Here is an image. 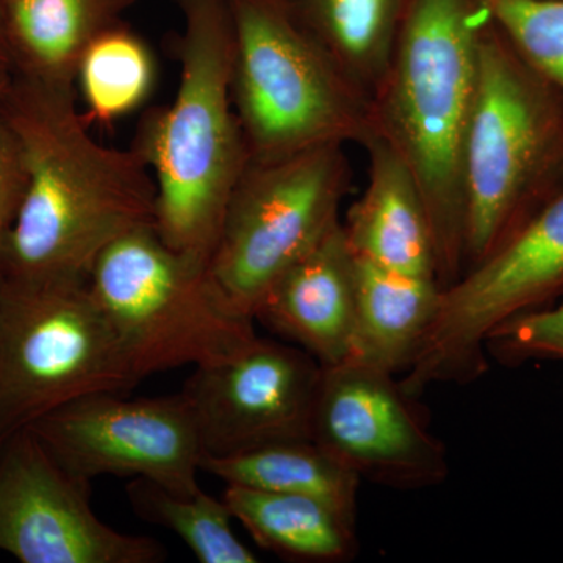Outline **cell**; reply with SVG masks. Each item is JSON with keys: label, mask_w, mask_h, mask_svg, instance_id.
<instances>
[{"label": "cell", "mask_w": 563, "mask_h": 563, "mask_svg": "<svg viewBox=\"0 0 563 563\" xmlns=\"http://www.w3.org/2000/svg\"><path fill=\"white\" fill-rule=\"evenodd\" d=\"M2 113L20 146L25 190L0 279L87 280L125 233L155 225L154 177L132 150L106 146L77 109V91L10 73Z\"/></svg>", "instance_id": "obj_1"}, {"label": "cell", "mask_w": 563, "mask_h": 563, "mask_svg": "<svg viewBox=\"0 0 563 563\" xmlns=\"http://www.w3.org/2000/svg\"><path fill=\"white\" fill-rule=\"evenodd\" d=\"M487 21L483 0H409L372 98L374 133L401 155L420 187L442 290L465 272L463 150Z\"/></svg>", "instance_id": "obj_2"}, {"label": "cell", "mask_w": 563, "mask_h": 563, "mask_svg": "<svg viewBox=\"0 0 563 563\" xmlns=\"http://www.w3.org/2000/svg\"><path fill=\"white\" fill-rule=\"evenodd\" d=\"M179 87L141 118L132 150L154 177L155 231L207 268L229 199L250 163L232 101L233 35L225 0H177Z\"/></svg>", "instance_id": "obj_3"}, {"label": "cell", "mask_w": 563, "mask_h": 563, "mask_svg": "<svg viewBox=\"0 0 563 563\" xmlns=\"http://www.w3.org/2000/svg\"><path fill=\"white\" fill-rule=\"evenodd\" d=\"M465 272L563 190V96L488 16L462 165ZM463 272V273H465Z\"/></svg>", "instance_id": "obj_4"}, {"label": "cell", "mask_w": 563, "mask_h": 563, "mask_svg": "<svg viewBox=\"0 0 563 563\" xmlns=\"http://www.w3.org/2000/svg\"><path fill=\"white\" fill-rule=\"evenodd\" d=\"M231 14L232 101L250 162H276L374 135L372 99L314 43L287 0H225Z\"/></svg>", "instance_id": "obj_5"}, {"label": "cell", "mask_w": 563, "mask_h": 563, "mask_svg": "<svg viewBox=\"0 0 563 563\" xmlns=\"http://www.w3.org/2000/svg\"><path fill=\"white\" fill-rule=\"evenodd\" d=\"M87 284L140 380L224 361L258 336L207 268L172 250L155 225L109 244Z\"/></svg>", "instance_id": "obj_6"}, {"label": "cell", "mask_w": 563, "mask_h": 563, "mask_svg": "<svg viewBox=\"0 0 563 563\" xmlns=\"http://www.w3.org/2000/svg\"><path fill=\"white\" fill-rule=\"evenodd\" d=\"M140 383L87 280L0 279V448L74 399Z\"/></svg>", "instance_id": "obj_7"}, {"label": "cell", "mask_w": 563, "mask_h": 563, "mask_svg": "<svg viewBox=\"0 0 563 563\" xmlns=\"http://www.w3.org/2000/svg\"><path fill=\"white\" fill-rule=\"evenodd\" d=\"M342 144L250 162L233 188L207 274L254 320L282 274L342 221L351 165Z\"/></svg>", "instance_id": "obj_8"}, {"label": "cell", "mask_w": 563, "mask_h": 563, "mask_svg": "<svg viewBox=\"0 0 563 563\" xmlns=\"http://www.w3.org/2000/svg\"><path fill=\"white\" fill-rule=\"evenodd\" d=\"M563 298V190L490 257L442 290L428 339L401 387L470 384L488 369L485 342L504 322Z\"/></svg>", "instance_id": "obj_9"}, {"label": "cell", "mask_w": 563, "mask_h": 563, "mask_svg": "<svg viewBox=\"0 0 563 563\" xmlns=\"http://www.w3.org/2000/svg\"><path fill=\"white\" fill-rule=\"evenodd\" d=\"M31 431L80 479L133 477L177 495L201 492L203 453L195 421L179 393L125 398L98 391L41 418Z\"/></svg>", "instance_id": "obj_10"}, {"label": "cell", "mask_w": 563, "mask_h": 563, "mask_svg": "<svg viewBox=\"0 0 563 563\" xmlns=\"http://www.w3.org/2000/svg\"><path fill=\"white\" fill-rule=\"evenodd\" d=\"M322 365L288 342L257 339L229 358L192 368L184 396L203 459L313 440Z\"/></svg>", "instance_id": "obj_11"}, {"label": "cell", "mask_w": 563, "mask_h": 563, "mask_svg": "<svg viewBox=\"0 0 563 563\" xmlns=\"http://www.w3.org/2000/svg\"><path fill=\"white\" fill-rule=\"evenodd\" d=\"M0 551L21 563H158L151 537L103 523L91 483L69 473L27 429L0 448Z\"/></svg>", "instance_id": "obj_12"}, {"label": "cell", "mask_w": 563, "mask_h": 563, "mask_svg": "<svg viewBox=\"0 0 563 563\" xmlns=\"http://www.w3.org/2000/svg\"><path fill=\"white\" fill-rule=\"evenodd\" d=\"M313 440L343 465L398 490L440 485L450 474L437 439L395 374L351 361L322 366Z\"/></svg>", "instance_id": "obj_13"}, {"label": "cell", "mask_w": 563, "mask_h": 563, "mask_svg": "<svg viewBox=\"0 0 563 563\" xmlns=\"http://www.w3.org/2000/svg\"><path fill=\"white\" fill-rule=\"evenodd\" d=\"M357 301V261L342 221L269 288L254 321L309 352L322 366L350 355Z\"/></svg>", "instance_id": "obj_14"}, {"label": "cell", "mask_w": 563, "mask_h": 563, "mask_svg": "<svg viewBox=\"0 0 563 563\" xmlns=\"http://www.w3.org/2000/svg\"><path fill=\"white\" fill-rule=\"evenodd\" d=\"M362 147L368 180L342 220L352 252L387 272L437 282L431 220L412 172L376 133Z\"/></svg>", "instance_id": "obj_15"}, {"label": "cell", "mask_w": 563, "mask_h": 563, "mask_svg": "<svg viewBox=\"0 0 563 563\" xmlns=\"http://www.w3.org/2000/svg\"><path fill=\"white\" fill-rule=\"evenodd\" d=\"M136 0H2L3 35L13 76L76 90L92 41L120 24Z\"/></svg>", "instance_id": "obj_16"}, {"label": "cell", "mask_w": 563, "mask_h": 563, "mask_svg": "<svg viewBox=\"0 0 563 563\" xmlns=\"http://www.w3.org/2000/svg\"><path fill=\"white\" fill-rule=\"evenodd\" d=\"M357 261V301L346 361L396 374L409 369L442 302L433 279L387 272Z\"/></svg>", "instance_id": "obj_17"}, {"label": "cell", "mask_w": 563, "mask_h": 563, "mask_svg": "<svg viewBox=\"0 0 563 563\" xmlns=\"http://www.w3.org/2000/svg\"><path fill=\"white\" fill-rule=\"evenodd\" d=\"M254 542L285 561L342 563L357 554L354 518L309 496L225 485L221 496Z\"/></svg>", "instance_id": "obj_18"}, {"label": "cell", "mask_w": 563, "mask_h": 563, "mask_svg": "<svg viewBox=\"0 0 563 563\" xmlns=\"http://www.w3.org/2000/svg\"><path fill=\"white\" fill-rule=\"evenodd\" d=\"M292 16L343 76L373 98L409 0H287Z\"/></svg>", "instance_id": "obj_19"}, {"label": "cell", "mask_w": 563, "mask_h": 563, "mask_svg": "<svg viewBox=\"0 0 563 563\" xmlns=\"http://www.w3.org/2000/svg\"><path fill=\"white\" fill-rule=\"evenodd\" d=\"M202 472L225 485L309 496L354 518L362 479L314 440L268 444L247 453L203 459Z\"/></svg>", "instance_id": "obj_20"}, {"label": "cell", "mask_w": 563, "mask_h": 563, "mask_svg": "<svg viewBox=\"0 0 563 563\" xmlns=\"http://www.w3.org/2000/svg\"><path fill=\"white\" fill-rule=\"evenodd\" d=\"M155 80L157 63L150 44L120 22L85 52L76 91L91 120L111 124L140 109L151 98Z\"/></svg>", "instance_id": "obj_21"}, {"label": "cell", "mask_w": 563, "mask_h": 563, "mask_svg": "<svg viewBox=\"0 0 563 563\" xmlns=\"http://www.w3.org/2000/svg\"><path fill=\"white\" fill-rule=\"evenodd\" d=\"M125 493L133 512L147 523L176 533L199 562H258L233 532V517L224 499L203 490L177 495L146 479H133Z\"/></svg>", "instance_id": "obj_22"}, {"label": "cell", "mask_w": 563, "mask_h": 563, "mask_svg": "<svg viewBox=\"0 0 563 563\" xmlns=\"http://www.w3.org/2000/svg\"><path fill=\"white\" fill-rule=\"evenodd\" d=\"M490 20L563 96V0H483Z\"/></svg>", "instance_id": "obj_23"}, {"label": "cell", "mask_w": 563, "mask_h": 563, "mask_svg": "<svg viewBox=\"0 0 563 563\" xmlns=\"http://www.w3.org/2000/svg\"><path fill=\"white\" fill-rule=\"evenodd\" d=\"M488 357L503 365L563 362V301L504 322L485 342Z\"/></svg>", "instance_id": "obj_24"}, {"label": "cell", "mask_w": 563, "mask_h": 563, "mask_svg": "<svg viewBox=\"0 0 563 563\" xmlns=\"http://www.w3.org/2000/svg\"><path fill=\"white\" fill-rule=\"evenodd\" d=\"M10 79V69L0 68V103ZM25 190V172L20 146L0 106V258L11 225L20 211Z\"/></svg>", "instance_id": "obj_25"}, {"label": "cell", "mask_w": 563, "mask_h": 563, "mask_svg": "<svg viewBox=\"0 0 563 563\" xmlns=\"http://www.w3.org/2000/svg\"><path fill=\"white\" fill-rule=\"evenodd\" d=\"M0 68L10 69L9 51H7L5 35H3L2 0H0Z\"/></svg>", "instance_id": "obj_26"}]
</instances>
